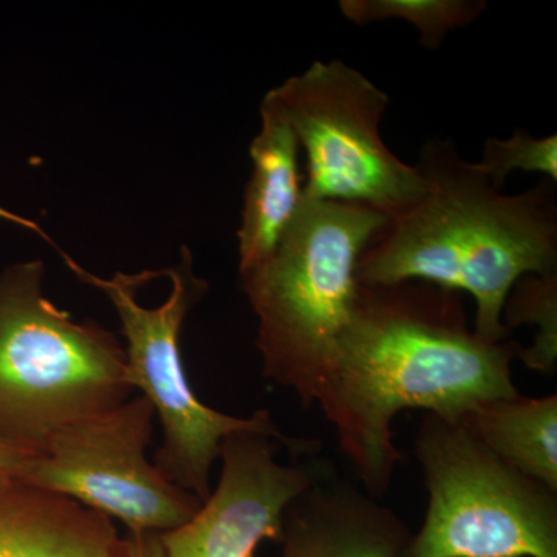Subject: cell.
Listing matches in <instances>:
<instances>
[{
    "mask_svg": "<svg viewBox=\"0 0 557 557\" xmlns=\"http://www.w3.org/2000/svg\"><path fill=\"white\" fill-rule=\"evenodd\" d=\"M424 193L388 219L359 256V284L418 281L468 293L474 332L486 343L511 333L502 311L525 274L557 273V205L552 182L505 196L456 143H424L416 164Z\"/></svg>",
    "mask_w": 557,
    "mask_h": 557,
    "instance_id": "obj_2",
    "label": "cell"
},
{
    "mask_svg": "<svg viewBox=\"0 0 557 557\" xmlns=\"http://www.w3.org/2000/svg\"><path fill=\"white\" fill-rule=\"evenodd\" d=\"M416 456L429 504L403 557H557V491L435 413L418 426Z\"/></svg>",
    "mask_w": 557,
    "mask_h": 557,
    "instance_id": "obj_6",
    "label": "cell"
},
{
    "mask_svg": "<svg viewBox=\"0 0 557 557\" xmlns=\"http://www.w3.org/2000/svg\"><path fill=\"white\" fill-rule=\"evenodd\" d=\"M307 157L304 199L361 205L394 219L424 182L381 137L386 91L346 62L317 61L270 90Z\"/></svg>",
    "mask_w": 557,
    "mask_h": 557,
    "instance_id": "obj_7",
    "label": "cell"
},
{
    "mask_svg": "<svg viewBox=\"0 0 557 557\" xmlns=\"http://www.w3.org/2000/svg\"><path fill=\"white\" fill-rule=\"evenodd\" d=\"M3 219L42 237L78 281L104 293L119 313L132 383L152 405L163 432L156 467L164 478L203 504L212 491L209 479L220 445L236 432H267L295 456L319 453L321 440L284 434L270 410L239 418L209 408L197 398L183 364L180 335L189 311L207 295L208 284L194 271L188 248H182L180 262L170 270L100 277L70 258L38 223L13 212H5Z\"/></svg>",
    "mask_w": 557,
    "mask_h": 557,
    "instance_id": "obj_3",
    "label": "cell"
},
{
    "mask_svg": "<svg viewBox=\"0 0 557 557\" xmlns=\"http://www.w3.org/2000/svg\"><path fill=\"white\" fill-rule=\"evenodd\" d=\"M386 223L361 205L302 199L270 259L240 274L258 317L263 376L306 408L317 403L350 319L359 256Z\"/></svg>",
    "mask_w": 557,
    "mask_h": 557,
    "instance_id": "obj_4",
    "label": "cell"
},
{
    "mask_svg": "<svg viewBox=\"0 0 557 557\" xmlns=\"http://www.w3.org/2000/svg\"><path fill=\"white\" fill-rule=\"evenodd\" d=\"M153 418L152 405L138 395L69 424L30 454L17 483L119 519L129 534L177 530L197 515L201 502L148 460Z\"/></svg>",
    "mask_w": 557,
    "mask_h": 557,
    "instance_id": "obj_8",
    "label": "cell"
},
{
    "mask_svg": "<svg viewBox=\"0 0 557 557\" xmlns=\"http://www.w3.org/2000/svg\"><path fill=\"white\" fill-rule=\"evenodd\" d=\"M33 259L0 273V438L36 453L62 428L135 391L126 350L97 321H75L44 292Z\"/></svg>",
    "mask_w": 557,
    "mask_h": 557,
    "instance_id": "obj_5",
    "label": "cell"
},
{
    "mask_svg": "<svg viewBox=\"0 0 557 557\" xmlns=\"http://www.w3.org/2000/svg\"><path fill=\"white\" fill-rule=\"evenodd\" d=\"M516 341L486 343L469 327L463 293L426 282L359 284L317 403L369 496H386L403 461L399 412L449 420L485 399L515 397Z\"/></svg>",
    "mask_w": 557,
    "mask_h": 557,
    "instance_id": "obj_1",
    "label": "cell"
},
{
    "mask_svg": "<svg viewBox=\"0 0 557 557\" xmlns=\"http://www.w3.org/2000/svg\"><path fill=\"white\" fill-rule=\"evenodd\" d=\"M487 9L485 0H341L339 10L354 24L391 20L409 22L424 49L437 50L456 28L467 27Z\"/></svg>",
    "mask_w": 557,
    "mask_h": 557,
    "instance_id": "obj_14",
    "label": "cell"
},
{
    "mask_svg": "<svg viewBox=\"0 0 557 557\" xmlns=\"http://www.w3.org/2000/svg\"><path fill=\"white\" fill-rule=\"evenodd\" d=\"M112 519L72 498L0 483V557H127Z\"/></svg>",
    "mask_w": 557,
    "mask_h": 557,
    "instance_id": "obj_12",
    "label": "cell"
},
{
    "mask_svg": "<svg viewBox=\"0 0 557 557\" xmlns=\"http://www.w3.org/2000/svg\"><path fill=\"white\" fill-rule=\"evenodd\" d=\"M509 467L557 491V395L485 399L457 418Z\"/></svg>",
    "mask_w": 557,
    "mask_h": 557,
    "instance_id": "obj_13",
    "label": "cell"
},
{
    "mask_svg": "<svg viewBox=\"0 0 557 557\" xmlns=\"http://www.w3.org/2000/svg\"><path fill=\"white\" fill-rule=\"evenodd\" d=\"M277 443L262 431L223 440L218 486L185 525L161 534L164 557H255L263 541L281 544L289 504L321 475L278 463Z\"/></svg>",
    "mask_w": 557,
    "mask_h": 557,
    "instance_id": "obj_9",
    "label": "cell"
},
{
    "mask_svg": "<svg viewBox=\"0 0 557 557\" xmlns=\"http://www.w3.org/2000/svg\"><path fill=\"white\" fill-rule=\"evenodd\" d=\"M412 536L379 498L319 478L285 511L281 557H403Z\"/></svg>",
    "mask_w": 557,
    "mask_h": 557,
    "instance_id": "obj_10",
    "label": "cell"
},
{
    "mask_svg": "<svg viewBox=\"0 0 557 557\" xmlns=\"http://www.w3.org/2000/svg\"><path fill=\"white\" fill-rule=\"evenodd\" d=\"M509 333L520 325H534L536 335L523 347L520 361L528 369L553 375L557 369V273L525 274L509 289L502 311Z\"/></svg>",
    "mask_w": 557,
    "mask_h": 557,
    "instance_id": "obj_15",
    "label": "cell"
},
{
    "mask_svg": "<svg viewBox=\"0 0 557 557\" xmlns=\"http://www.w3.org/2000/svg\"><path fill=\"white\" fill-rule=\"evenodd\" d=\"M494 189L500 190L512 172H536L557 182V137L534 138L518 129L507 139L487 138L482 160L475 163Z\"/></svg>",
    "mask_w": 557,
    "mask_h": 557,
    "instance_id": "obj_16",
    "label": "cell"
},
{
    "mask_svg": "<svg viewBox=\"0 0 557 557\" xmlns=\"http://www.w3.org/2000/svg\"><path fill=\"white\" fill-rule=\"evenodd\" d=\"M127 545H129L127 557H164L160 534H129Z\"/></svg>",
    "mask_w": 557,
    "mask_h": 557,
    "instance_id": "obj_18",
    "label": "cell"
},
{
    "mask_svg": "<svg viewBox=\"0 0 557 557\" xmlns=\"http://www.w3.org/2000/svg\"><path fill=\"white\" fill-rule=\"evenodd\" d=\"M260 123L249 145L252 170L237 231L240 274L270 259L304 199L298 137L270 91L260 104Z\"/></svg>",
    "mask_w": 557,
    "mask_h": 557,
    "instance_id": "obj_11",
    "label": "cell"
},
{
    "mask_svg": "<svg viewBox=\"0 0 557 557\" xmlns=\"http://www.w3.org/2000/svg\"><path fill=\"white\" fill-rule=\"evenodd\" d=\"M30 454V450L17 448L0 438V483L17 482L21 468Z\"/></svg>",
    "mask_w": 557,
    "mask_h": 557,
    "instance_id": "obj_17",
    "label": "cell"
}]
</instances>
